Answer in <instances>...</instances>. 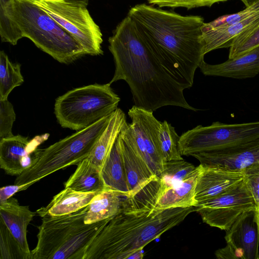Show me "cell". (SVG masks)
<instances>
[{
	"instance_id": "6da1fadb",
	"label": "cell",
	"mask_w": 259,
	"mask_h": 259,
	"mask_svg": "<svg viewBox=\"0 0 259 259\" xmlns=\"http://www.w3.org/2000/svg\"><path fill=\"white\" fill-rule=\"evenodd\" d=\"M115 72L109 82L125 80L129 85L136 106L154 111L174 106L196 111L186 101V88L161 63L138 35L127 16L109 38Z\"/></svg>"
},
{
	"instance_id": "7a4b0ae2",
	"label": "cell",
	"mask_w": 259,
	"mask_h": 259,
	"mask_svg": "<svg viewBox=\"0 0 259 259\" xmlns=\"http://www.w3.org/2000/svg\"><path fill=\"white\" fill-rule=\"evenodd\" d=\"M143 41L186 89L204 60L200 16H183L145 4L131 8L127 15Z\"/></svg>"
},
{
	"instance_id": "3957f363",
	"label": "cell",
	"mask_w": 259,
	"mask_h": 259,
	"mask_svg": "<svg viewBox=\"0 0 259 259\" xmlns=\"http://www.w3.org/2000/svg\"><path fill=\"white\" fill-rule=\"evenodd\" d=\"M155 208V205L137 206L123 198L121 210L108 218L89 246L84 259H128L197 209V206Z\"/></svg>"
},
{
	"instance_id": "277c9868",
	"label": "cell",
	"mask_w": 259,
	"mask_h": 259,
	"mask_svg": "<svg viewBox=\"0 0 259 259\" xmlns=\"http://www.w3.org/2000/svg\"><path fill=\"white\" fill-rule=\"evenodd\" d=\"M88 208L66 215L42 217L31 259H84L89 246L108 220L85 224Z\"/></svg>"
},
{
	"instance_id": "5b68a950",
	"label": "cell",
	"mask_w": 259,
	"mask_h": 259,
	"mask_svg": "<svg viewBox=\"0 0 259 259\" xmlns=\"http://www.w3.org/2000/svg\"><path fill=\"white\" fill-rule=\"evenodd\" d=\"M15 20L23 37L61 63L86 55L80 45L33 0H13Z\"/></svg>"
},
{
	"instance_id": "8992f818",
	"label": "cell",
	"mask_w": 259,
	"mask_h": 259,
	"mask_svg": "<svg viewBox=\"0 0 259 259\" xmlns=\"http://www.w3.org/2000/svg\"><path fill=\"white\" fill-rule=\"evenodd\" d=\"M110 116H105L89 126L42 149L36 164L17 176L14 184H33L58 170L77 165L89 156L107 125Z\"/></svg>"
},
{
	"instance_id": "52a82bcc",
	"label": "cell",
	"mask_w": 259,
	"mask_h": 259,
	"mask_svg": "<svg viewBox=\"0 0 259 259\" xmlns=\"http://www.w3.org/2000/svg\"><path fill=\"white\" fill-rule=\"evenodd\" d=\"M120 101L111 84L95 83L74 89L58 97L54 113L62 127L78 131L111 114Z\"/></svg>"
},
{
	"instance_id": "ba28073f",
	"label": "cell",
	"mask_w": 259,
	"mask_h": 259,
	"mask_svg": "<svg viewBox=\"0 0 259 259\" xmlns=\"http://www.w3.org/2000/svg\"><path fill=\"white\" fill-rule=\"evenodd\" d=\"M83 48L86 55L103 54L102 34L87 6L69 0H33Z\"/></svg>"
},
{
	"instance_id": "9c48e42d",
	"label": "cell",
	"mask_w": 259,
	"mask_h": 259,
	"mask_svg": "<svg viewBox=\"0 0 259 259\" xmlns=\"http://www.w3.org/2000/svg\"><path fill=\"white\" fill-rule=\"evenodd\" d=\"M259 137V121L228 124L219 121L198 125L180 136L182 156L218 149Z\"/></svg>"
},
{
	"instance_id": "30bf717a",
	"label": "cell",
	"mask_w": 259,
	"mask_h": 259,
	"mask_svg": "<svg viewBox=\"0 0 259 259\" xmlns=\"http://www.w3.org/2000/svg\"><path fill=\"white\" fill-rule=\"evenodd\" d=\"M128 115L132 122L126 123L120 135L152 173L158 177L166 163L159 145L161 122L154 117L153 111L135 105L128 110Z\"/></svg>"
},
{
	"instance_id": "8fae6325",
	"label": "cell",
	"mask_w": 259,
	"mask_h": 259,
	"mask_svg": "<svg viewBox=\"0 0 259 259\" xmlns=\"http://www.w3.org/2000/svg\"><path fill=\"white\" fill-rule=\"evenodd\" d=\"M196 206V211L204 223L225 231L242 213L257 208L244 180L231 190L201 202Z\"/></svg>"
},
{
	"instance_id": "7c38bea8",
	"label": "cell",
	"mask_w": 259,
	"mask_h": 259,
	"mask_svg": "<svg viewBox=\"0 0 259 259\" xmlns=\"http://www.w3.org/2000/svg\"><path fill=\"white\" fill-rule=\"evenodd\" d=\"M226 231L227 245L215 252L217 258H259L258 208L242 213Z\"/></svg>"
},
{
	"instance_id": "4fadbf2b",
	"label": "cell",
	"mask_w": 259,
	"mask_h": 259,
	"mask_svg": "<svg viewBox=\"0 0 259 259\" xmlns=\"http://www.w3.org/2000/svg\"><path fill=\"white\" fill-rule=\"evenodd\" d=\"M49 135L37 136L29 140L20 135L0 139V166L11 176H19L38 160L42 149L38 146Z\"/></svg>"
},
{
	"instance_id": "5bb4252c",
	"label": "cell",
	"mask_w": 259,
	"mask_h": 259,
	"mask_svg": "<svg viewBox=\"0 0 259 259\" xmlns=\"http://www.w3.org/2000/svg\"><path fill=\"white\" fill-rule=\"evenodd\" d=\"M203 166L242 171L259 162V137L224 148L192 154Z\"/></svg>"
},
{
	"instance_id": "9a60e30c",
	"label": "cell",
	"mask_w": 259,
	"mask_h": 259,
	"mask_svg": "<svg viewBox=\"0 0 259 259\" xmlns=\"http://www.w3.org/2000/svg\"><path fill=\"white\" fill-rule=\"evenodd\" d=\"M200 165L195 187V197L197 204L225 193L243 180V171Z\"/></svg>"
},
{
	"instance_id": "2e32d148",
	"label": "cell",
	"mask_w": 259,
	"mask_h": 259,
	"mask_svg": "<svg viewBox=\"0 0 259 259\" xmlns=\"http://www.w3.org/2000/svg\"><path fill=\"white\" fill-rule=\"evenodd\" d=\"M205 75L235 79L251 78L259 73V46L219 64L203 60L199 67Z\"/></svg>"
},
{
	"instance_id": "e0dca14e",
	"label": "cell",
	"mask_w": 259,
	"mask_h": 259,
	"mask_svg": "<svg viewBox=\"0 0 259 259\" xmlns=\"http://www.w3.org/2000/svg\"><path fill=\"white\" fill-rule=\"evenodd\" d=\"M36 214V212L31 211L28 206L20 205L18 200L13 197L0 203V219L31 259V252L27 240V228Z\"/></svg>"
},
{
	"instance_id": "ac0fdd59",
	"label": "cell",
	"mask_w": 259,
	"mask_h": 259,
	"mask_svg": "<svg viewBox=\"0 0 259 259\" xmlns=\"http://www.w3.org/2000/svg\"><path fill=\"white\" fill-rule=\"evenodd\" d=\"M258 23L259 13L226 26L207 29L201 28L204 54L216 49L230 48L235 38Z\"/></svg>"
},
{
	"instance_id": "d6986e66",
	"label": "cell",
	"mask_w": 259,
	"mask_h": 259,
	"mask_svg": "<svg viewBox=\"0 0 259 259\" xmlns=\"http://www.w3.org/2000/svg\"><path fill=\"white\" fill-rule=\"evenodd\" d=\"M200 169V164L190 176L178 185L164 190L161 189L160 186L155 208L165 209L196 206L197 201L195 197V187Z\"/></svg>"
},
{
	"instance_id": "ffe728a7",
	"label": "cell",
	"mask_w": 259,
	"mask_h": 259,
	"mask_svg": "<svg viewBox=\"0 0 259 259\" xmlns=\"http://www.w3.org/2000/svg\"><path fill=\"white\" fill-rule=\"evenodd\" d=\"M127 123L125 113L117 108L88 157L90 162L101 171L112 147Z\"/></svg>"
},
{
	"instance_id": "44dd1931",
	"label": "cell",
	"mask_w": 259,
	"mask_h": 259,
	"mask_svg": "<svg viewBox=\"0 0 259 259\" xmlns=\"http://www.w3.org/2000/svg\"><path fill=\"white\" fill-rule=\"evenodd\" d=\"M119 138L130 197L138 193L157 176L152 173L137 155L120 133Z\"/></svg>"
},
{
	"instance_id": "7402d4cb",
	"label": "cell",
	"mask_w": 259,
	"mask_h": 259,
	"mask_svg": "<svg viewBox=\"0 0 259 259\" xmlns=\"http://www.w3.org/2000/svg\"><path fill=\"white\" fill-rule=\"evenodd\" d=\"M97 193L81 192L65 187L47 206L38 209L36 213L41 218L70 214L88 206Z\"/></svg>"
},
{
	"instance_id": "603a6c76",
	"label": "cell",
	"mask_w": 259,
	"mask_h": 259,
	"mask_svg": "<svg viewBox=\"0 0 259 259\" xmlns=\"http://www.w3.org/2000/svg\"><path fill=\"white\" fill-rule=\"evenodd\" d=\"M101 175L106 189L112 190L121 196L130 197L119 136L103 166Z\"/></svg>"
},
{
	"instance_id": "cb8c5ba5",
	"label": "cell",
	"mask_w": 259,
	"mask_h": 259,
	"mask_svg": "<svg viewBox=\"0 0 259 259\" xmlns=\"http://www.w3.org/2000/svg\"><path fill=\"white\" fill-rule=\"evenodd\" d=\"M124 198L108 189L97 193L88 205L84 223H95L116 214L121 210Z\"/></svg>"
},
{
	"instance_id": "d4e9b609",
	"label": "cell",
	"mask_w": 259,
	"mask_h": 259,
	"mask_svg": "<svg viewBox=\"0 0 259 259\" xmlns=\"http://www.w3.org/2000/svg\"><path fill=\"white\" fill-rule=\"evenodd\" d=\"M68 187L81 192H99L106 189L101 171L87 158L77 164L74 173L64 183Z\"/></svg>"
},
{
	"instance_id": "484cf974",
	"label": "cell",
	"mask_w": 259,
	"mask_h": 259,
	"mask_svg": "<svg viewBox=\"0 0 259 259\" xmlns=\"http://www.w3.org/2000/svg\"><path fill=\"white\" fill-rule=\"evenodd\" d=\"M21 72V65L11 62L3 51L0 52V100H8L16 87L24 82Z\"/></svg>"
},
{
	"instance_id": "4316f807",
	"label": "cell",
	"mask_w": 259,
	"mask_h": 259,
	"mask_svg": "<svg viewBox=\"0 0 259 259\" xmlns=\"http://www.w3.org/2000/svg\"><path fill=\"white\" fill-rule=\"evenodd\" d=\"M193 164L184 159L167 161L164 169L158 176L160 180L161 189L180 184L196 169Z\"/></svg>"
},
{
	"instance_id": "83f0119b",
	"label": "cell",
	"mask_w": 259,
	"mask_h": 259,
	"mask_svg": "<svg viewBox=\"0 0 259 259\" xmlns=\"http://www.w3.org/2000/svg\"><path fill=\"white\" fill-rule=\"evenodd\" d=\"M0 35L2 41L13 45L23 37L14 17L13 0H0Z\"/></svg>"
},
{
	"instance_id": "f1b7e54d",
	"label": "cell",
	"mask_w": 259,
	"mask_h": 259,
	"mask_svg": "<svg viewBox=\"0 0 259 259\" xmlns=\"http://www.w3.org/2000/svg\"><path fill=\"white\" fill-rule=\"evenodd\" d=\"M180 137L170 123L166 120L161 122L158 134L159 145L165 162L183 159L179 148Z\"/></svg>"
},
{
	"instance_id": "f546056e",
	"label": "cell",
	"mask_w": 259,
	"mask_h": 259,
	"mask_svg": "<svg viewBox=\"0 0 259 259\" xmlns=\"http://www.w3.org/2000/svg\"><path fill=\"white\" fill-rule=\"evenodd\" d=\"M0 259H31L0 219Z\"/></svg>"
},
{
	"instance_id": "4dcf8cb0",
	"label": "cell",
	"mask_w": 259,
	"mask_h": 259,
	"mask_svg": "<svg viewBox=\"0 0 259 259\" xmlns=\"http://www.w3.org/2000/svg\"><path fill=\"white\" fill-rule=\"evenodd\" d=\"M259 46V23L235 38L230 47L229 59Z\"/></svg>"
},
{
	"instance_id": "1f68e13d",
	"label": "cell",
	"mask_w": 259,
	"mask_h": 259,
	"mask_svg": "<svg viewBox=\"0 0 259 259\" xmlns=\"http://www.w3.org/2000/svg\"><path fill=\"white\" fill-rule=\"evenodd\" d=\"M259 13V0L239 12L225 15L215 20L204 23L202 29H207L218 27H224L239 22Z\"/></svg>"
},
{
	"instance_id": "d6a6232c",
	"label": "cell",
	"mask_w": 259,
	"mask_h": 259,
	"mask_svg": "<svg viewBox=\"0 0 259 259\" xmlns=\"http://www.w3.org/2000/svg\"><path fill=\"white\" fill-rule=\"evenodd\" d=\"M16 114L8 100H0V139L13 136L12 127Z\"/></svg>"
},
{
	"instance_id": "836d02e7",
	"label": "cell",
	"mask_w": 259,
	"mask_h": 259,
	"mask_svg": "<svg viewBox=\"0 0 259 259\" xmlns=\"http://www.w3.org/2000/svg\"><path fill=\"white\" fill-rule=\"evenodd\" d=\"M149 4L159 7L178 8L188 9L200 7H211L213 4L228 0H147Z\"/></svg>"
},
{
	"instance_id": "e575fe53",
	"label": "cell",
	"mask_w": 259,
	"mask_h": 259,
	"mask_svg": "<svg viewBox=\"0 0 259 259\" xmlns=\"http://www.w3.org/2000/svg\"><path fill=\"white\" fill-rule=\"evenodd\" d=\"M242 171L244 182L259 209V162L245 167Z\"/></svg>"
},
{
	"instance_id": "d590c367",
	"label": "cell",
	"mask_w": 259,
	"mask_h": 259,
	"mask_svg": "<svg viewBox=\"0 0 259 259\" xmlns=\"http://www.w3.org/2000/svg\"><path fill=\"white\" fill-rule=\"evenodd\" d=\"M32 184V183L23 185L14 184L2 187L0 189V203L7 201L18 192L27 189Z\"/></svg>"
},
{
	"instance_id": "8d00e7d4",
	"label": "cell",
	"mask_w": 259,
	"mask_h": 259,
	"mask_svg": "<svg viewBox=\"0 0 259 259\" xmlns=\"http://www.w3.org/2000/svg\"><path fill=\"white\" fill-rule=\"evenodd\" d=\"M245 5L246 7H248L253 4L258 0H240Z\"/></svg>"
},
{
	"instance_id": "74e56055",
	"label": "cell",
	"mask_w": 259,
	"mask_h": 259,
	"mask_svg": "<svg viewBox=\"0 0 259 259\" xmlns=\"http://www.w3.org/2000/svg\"><path fill=\"white\" fill-rule=\"evenodd\" d=\"M74 3L80 4L84 6H87L89 2V0H69Z\"/></svg>"
},
{
	"instance_id": "f35d334b",
	"label": "cell",
	"mask_w": 259,
	"mask_h": 259,
	"mask_svg": "<svg viewBox=\"0 0 259 259\" xmlns=\"http://www.w3.org/2000/svg\"><path fill=\"white\" fill-rule=\"evenodd\" d=\"M258 225H259V209H258Z\"/></svg>"
}]
</instances>
